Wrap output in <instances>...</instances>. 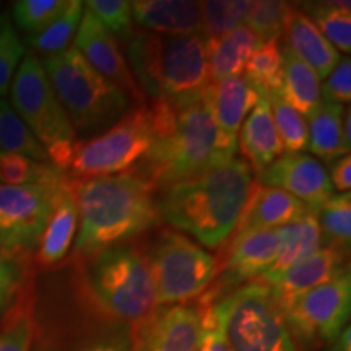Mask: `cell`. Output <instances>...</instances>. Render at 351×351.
Returning a JSON list of instances; mask_svg holds the SVG:
<instances>
[{
	"instance_id": "cell-1",
	"label": "cell",
	"mask_w": 351,
	"mask_h": 351,
	"mask_svg": "<svg viewBox=\"0 0 351 351\" xmlns=\"http://www.w3.org/2000/svg\"><path fill=\"white\" fill-rule=\"evenodd\" d=\"M145 104L152 114L153 145L134 171L155 192L234 160L238 143L219 132L208 91L191 103L155 99Z\"/></svg>"
},
{
	"instance_id": "cell-2",
	"label": "cell",
	"mask_w": 351,
	"mask_h": 351,
	"mask_svg": "<svg viewBox=\"0 0 351 351\" xmlns=\"http://www.w3.org/2000/svg\"><path fill=\"white\" fill-rule=\"evenodd\" d=\"M70 191L78 210L73 257L80 262L137 238L161 219L155 191L134 169L99 178H70Z\"/></svg>"
},
{
	"instance_id": "cell-3",
	"label": "cell",
	"mask_w": 351,
	"mask_h": 351,
	"mask_svg": "<svg viewBox=\"0 0 351 351\" xmlns=\"http://www.w3.org/2000/svg\"><path fill=\"white\" fill-rule=\"evenodd\" d=\"M252 191V169L241 158L161 191L160 218L208 249L230 239Z\"/></svg>"
},
{
	"instance_id": "cell-4",
	"label": "cell",
	"mask_w": 351,
	"mask_h": 351,
	"mask_svg": "<svg viewBox=\"0 0 351 351\" xmlns=\"http://www.w3.org/2000/svg\"><path fill=\"white\" fill-rule=\"evenodd\" d=\"M122 43L127 51L125 60L145 99L191 103L208 91L204 34L166 36L134 28Z\"/></svg>"
},
{
	"instance_id": "cell-5",
	"label": "cell",
	"mask_w": 351,
	"mask_h": 351,
	"mask_svg": "<svg viewBox=\"0 0 351 351\" xmlns=\"http://www.w3.org/2000/svg\"><path fill=\"white\" fill-rule=\"evenodd\" d=\"M41 64L77 134L93 135L108 130L129 112V98L99 75L77 47L70 46L46 57Z\"/></svg>"
},
{
	"instance_id": "cell-6",
	"label": "cell",
	"mask_w": 351,
	"mask_h": 351,
	"mask_svg": "<svg viewBox=\"0 0 351 351\" xmlns=\"http://www.w3.org/2000/svg\"><path fill=\"white\" fill-rule=\"evenodd\" d=\"M82 263L88 291L111 317L138 327L160 309L150 265L137 245H114Z\"/></svg>"
},
{
	"instance_id": "cell-7",
	"label": "cell",
	"mask_w": 351,
	"mask_h": 351,
	"mask_svg": "<svg viewBox=\"0 0 351 351\" xmlns=\"http://www.w3.org/2000/svg\"><path fill=\"white\" fill-rule=\"evenodd\" d=\"M8 91L13 111L46 148L51 165L67 174L78 140L77 132L60 106L38 56L25 54Z\"/></svg>"
},
{
	"instance_id": "cell-8",
	"label": "cell",
	"mask_w": 351,
	"mask_h": 351,
	"mask_svg": "<svg viewBox=\"0 0 351 351\" xmlns=\"http://www.w3.org/2000/svg\"><path fill=\"white\" fill-rule=\"evenodd\" d=\"M215 313L231 351H301L267 285H244L215 302Z\"/></svg>"
},
{
	"instance_id": "cell-9",
	"label": "cell",
	"mask_w": 351,
	"mask_h": 351,
	"mask_svg": "<svg viewBox=\"0 0 351 351\" xmlns=\"http://www.w3.org/2000/svg\"><path fill=\"white\" fill-rule=\"evenodd\" d=\"M158 306L184 304L212 285L218 261L200 244L174 230H163L145 251Z\"/></svg>"
},
{
	"instance_id": "cell-10",
	"label": "cell",
	"mask_w": 351,
	"mask_h": 351,
	"mask_svg": "<svg viewBox=\"0 0 351 351\" xmlns=\"http://www.w3.org/2000/svg\"><path fill=\"white\" fill-rule=\"evenodd\" d=\"M152 145L150 109L147 104H140L103 134L77 140L67 176L86 179L125 173L148 155Z\"/></svg>"
},
{
	"instance_id": "cell-11",
	"label": "cell",
	"mask_w": 351,
	"mask_h": 351,
	"mask_svg": "<svg viewBox=\"0 0 351 351\" xmlns=\"http://www.w3.org/2000/svg\"><path fill=\"white\" fill-rule=\"evenodd\" d=\"M65 179L26 186L0 184V254L3 257L16 265L32 261Z\"/></svg>"
},
{
	"instance_id": "cell-12",
	"label": "cell",
	"mask_w": 351,
	"mask_h": 351,
	"mask_svg": "<svg viewBox=\"0 0 351 351\" xmlns=\"http://www.w3.org/2000/svg\"><path fill=\"white\" fill-rule=\"evenodd\" d=\"M351 309L350 274L313 288L282 311L285 322L302 343L333 341L348 324Z\"/></svg>"
},
{
	"instance_id": "cell-13",
	"label": "cell",
	"mask_w": 351,
	"mask_h": 351,
	"mask_svg": "<svg viewBox=\"0 0 351 351\" xmlns=\"http://www.w3.org/2000/svg\"><path fill=\"white\" fill-rule=\"evenodd\" d=\"M73 39H75L73 47H77L78 52L86 59V62L99 75H103L114 86L119 88L132 104L138 103V106L145 104L143 93L132 75L117 39L111 33H108L106 28L86 8Z\"/></svg>"
},
{
	"instance_id": "cell-14",
	"label": "cell",
	"mask_w": 351,
	"mask_h": 351,
	"mask_svg": "<svg viewBox=\"0 0 351 351\" xmlns=\"http://www.w3.org/2000/svg\"><path fill=\"white\" fill-rule=\"evenodd\" d=\"M257 176L258 186L282 189L302 202L313 215L333 194L327 169L306 153L282 155Z\"/></svg>"
},
{
	"instance_id": "cell-15",
	"label": "cell",
	"mask_w": 351,
	"mask_h": 351,
	"mask_svg": "<svg viewBox=\"0 0 351 351\" xmlns=\"http://www.w3.org/2000/svg\"><path fill=\"white\" fill-rule=\"evenodd\" d=\"M134 350L138 351H200L202 314L195 306L174 304L158 309L138 326Z\"/></svg>"
},
{
	"instance_id": "cell-16",
	"label": "cell",
	"mask_w": 351,
	"mask_h": 351,
	"mask_svg": "<svg viewBox=\"0 0 351 351\" xmlns=\"http://www.w3.org/2000/svg\"><path fill=\"white\" fill-rule=\"evenodd\" d=\"M346 256L348 252L340 251V249L320 247L311 257L304 258L295 267L263 285L269 287L280 311H283L289 302L311 291L313 288L332 282L339 276L348 275L350 270L346 265Z\"/></svg>"
},
{
	"instance_id": "cell-17",
	"label": "cell",
	"mask_w": 351,
	"mask_h": 351,
	"mask_svg": "<svg viewBox=\"0 0 351 351\" xmlns=\"http://www.w3.org/2000/svg\"><path fill=\"white\" fill-rule=\"evenodd\" d=\"M280 230H261L230 238L226 262L223 263L225 282L239 283L245 280H258L274 265L280 252Z\"/></svg>"
},
{
	"instance_id": "cell-18",
	"label": "cell",
	"mask_w": 351,
	"mask_h": 351,
	"mask_svg": "<svg viewBox=\"0 0 351 351\" xmlns=\"http://www.w3.org/2000/svg\"><path fill=\"white\" fill-rule=\"evenodd\" d=\"M306 213L309 212L304 204L282 189L256 186V189L252 187L251 195L238 219V225L230 238L252 231L275 230V228L296 221Z\"/></svg>"
},
{
	"instance_id": "cell-19",
	"label": "cell",
	"mask_w": 351,
	"mask_h": 351,
	"mask_svg": "<svg viewBox=\"0 0 351 351\" xmlns=\"http://www.w3.org/2000/svg\"><path fill=\"white\" fill-rule=\"evenodd\" d=\"M132 19L142 29L166 36L204 34L200 2L137 0L130 2Z\"/></svg>"
},
{
	"instance_id": "cell-20",
	"label": "cell",
	"mask_w": 351,
	"mask_h": 351,
	"mask_svg": "<svg viewBox=\"0 0 351 351\" xmlns=\"http://www.w3.org/2000/svg\"><path fill=\"white\" fill-rule=\"evenodd\" d=\"M78 230V210L70 191V178L60 187L56 205L47 225L44 228L36 251L33 254V263L38 269H51L67 257Z\"/></svg>"
},
{
	"instance_id": "cell-21",
	"label": "cell",
	"mask_w": 351,
	"mask_h": 351,
	"mask_svg": "<svg viewBox=\"0 0 351 351\" xmlns=\"http://www.w3.org/2000/svg\"><path fill=\"white\" fill-rule=\"evenodd\" d=\"M283 36L287 49L300 57L319 78H327L340 62V52L322 36L313 20L296 5L289 7Z\"/></svg>"
},
{
	"instance_id": "cell-22",
	"label": "cell",
	"mask_w": 351,
	"mask_h": 351,
	"mask_svg": "<svg viewBox=\"0 0 351 351\" xmlns=\"http://www.w3.org/2000/svg\"><path fill=\"white\" fill-rule=\"evenodd\" d=\"M238 148L243 160L256 173H262L283 155V147L276 134L270 103L258 96L256 108L249 112L238 134Z\"/></svg>"
},
{
	"instance_id": "cell-23",
	"label": "cell",
	"mask_w": 351,
	"mask_h": 351,
	"mask_svg": "<svg viewBox=\"0 0 351 351\" xmlns=\"http://www.w3.org/2000/svg\"><path fill=\"white\" fill-rule=\"evenodd\" d=\"M258 95L244 75H234L212 82L208 86V103L219 132L238 143L241 125L256 108Z\"/></svg>"
},
{
	"instance_id": "cell-24",
	"label": "cell",
	"mask_w": 351,
	"mask_h": 351,
	"mask_svg": "<svg viewBox=\"0 0 351 351\" xmlns=\"http://www.w3.org/2000/svg\"><path fill=\"white\" fill-rule=\"evenodd\" d=\"M261 44L256 34L244 25L225 36L207 39L210 83L226 77L243 75L249 59Z\"/></svg>"
},
{
	"instance_id": "cell-25",
	"label": "cell",
	"mask_w": 351,
	"mask_h": 351,
	"mask_svg": "<svg viewBox=\"0 0 351 351\" xmlns=\"http://www.w3.org/2000/svg\"><path fill=\"white\" fill-rule=\"evenodd\" d=\"M280 252L274 265L263 274L256 282L267 283L275 276L282 275L296 263L311 257L322 247V236H320V228L317 218L313 213H306L296 221L288 223V225L280 226Z\"/></svg>"
},
{
	"instance_id": "cell-26",
	"label": "cell",
	"mask_w": 351,
	"mask_h": 351,
	"mask_svg": "<svg viewBox=\"0 0 351 351\" xmlns=\"http://www.w3.org/2000/svg\"><path fill=\"white\" fill-rule=\"evenodd\" d=\"M343 106L330 101H320L317 109L309 116L307 124V148L328 165L339 158L350 155L341 132Z\"/></svg>"
},
{
	"instance_id": "cell-27",
	"label": "cell",
	"mask_w": 351,
	"mask_h": 351,
	"mask_svg": "<svg viewBox=\"0 0 351 351\" xmlns=\"http://www.w3.org/2000/svg\"><path fill=\"white\" fill-rule=\"evenodd\" d=\"M283 49V82L278 95L302 117H309L322 101L320 78L287 47Z\"/></svg>"
},
{
	"instance_id": "cell-28",
	"label": "cell",
	"mask_w": 351,
	"mask_h": 351,
	"mask_svg": "<svg viewBox=\"0 0 351 351\" xmlns=\"http://www.w3.org/2000/svg\"><path fill=\"white\" fill-rule=\"evenodd\" d=\"M301 8L317 26L322 36L339 52L351 51V10L350 2H307Z\"/></svg>"
},
{
	"instance_id": "cell-29",
	"label": "cell",
	"mask_w": 351,
	"mask_h": 351,
	"mask_svg": "<svg viewBox=\"0 0 351 351\" xmlns=\"http://www.w3.org/2000/svg\"><path fill=\"white\" fill-rule=\"evenodd\" d=\"M244 77L261 96L276 95L283 82V49L278 41L262 43L244 69Z\"/></svg>"
},
{
	"instance_id": "cell-30",
	"label": "cell",
	"mask_w": 351,
	"mask_h": 351,
	"mask_svg": "<svg viewBox=\"0 0 351 351\" xmlns=\"http://www.w3.org/2000/svg\"><path fill=\"white\" fill-rule=\"evenodd\" d=\"M317 218L322 247H335L348 252L351 239V195L332 194L314 213Z\"/></svg>"
},
{
	"instance_id": "cell-31",
	"label": "cell",
	"mask_w": 351,
	"mask_h": 351,
	"mask_svg": "<svg viewBox=\"0 0 351 351\" xmlns=\"http://www.w3.org/2000/svg\"><path fill=\"white\" fill-rule=\"evenodd\" d=\"M83 13H85V3L82 0H70L69 7L59 19L52 21L41 33L26 38V43L44 59L59 54L70 47L69 44L75 38Z\"/></svg>"
},
{
	"instance_id": "cell-32",
	"label": "cell",
	"mask_w": 351,
	"mask_h": 351,
	"mask_svg": "<svg viewBox=\"0 0 351 351\" xmlns=\"http://www.w3.org/2000/svg\"><path fill=\"white\" fill-rule=\"evenodd\" d=\"M0 152L19 153L39 163H51L46 148L3 98H0Z\"/></svg>"
},
{
	"instance_id": "cell-33",
	"label": "cell",
	"mask_w": 351,
	"mask_h": 351,
	"mask_svg": "<svg viewBox=\"0 0 351 351\" xmlns=\"http://www.w3.org/2000/svg\"><path fill=\"white\" fill-rule=\"evenodd\" d=\"M65 178L67 174L51 163H39L19 153L0 152V182L5 186L52 184Z\"/></svg>"
},
{
	"instance_id": "cell-34",
	"label": "cell",
	"mask_w": 351,
	"mask_h": 351,
	"mask_svg": "<svg viewBox=\"0 0 351 351\" xmlns=\"http://www.w3.org/2000/svg\"><path fill=\"white\" fill-rule=\"evenodd\" d=\"M33 327V301L29 291H23L0 326V351H29Z\"/></svg>"
},
{
	"instance_id": "cell-35",
	"label": "cell",
	"mask_w": 351,
	"mask_h": 351,
	"mask_svg": "<svg viewBox=\"0 0 351 351\" xmlns=\"http://www.w3.org/2000/svg\"><path fill=\"white\" fill-rule=\"evenodd\" d=\"M252 2L241 0H208L200 2L202 29L205 39L225 36L243 23Z\"/></svg>"
},
{
	"instance_id": "cell-36",
	"label": "cell",
	"mask_w": 351,
	"mask_h": 351,
	"mask_svg": "<svg viewBox=\"0 0 351 351\" xmlns=\"http://www.w3.org/2000/svg\"><path fill=\"white\" fill-rule=\"evenodd\" d=\"M267 99L270 103L271 117H274V124L280 142H282L283 152H287V155L301 153L307 148V124L304 117L291 106H288L278 93L269 96Z\"/></svg>"
},
{
	"instance_id": "cell-37",
	"label": "cell",
	"mask_w": 351,
	"mask_h": 351,
	"mask_svg": "<svg viewBox=\"0 0 351 351\" xmlns=\"http://www.w3.org/2000/svg\"><path fill=\"white\" fill-rule=\"evenodd\" d=\"M289 7L291 3L276 2V0L252 2L244 19V26H247L261 43L278 41L283 36Z\"/></svg>"
},
{
	"instance_id": "cell-38",
	"label": "cell",
	"mask_w": 351,
	"mask_h": 351,
	"mask_svg": "<svg viewBox=\"0 0 351 351\" xmlns=\"http://www.w3.org/2000/svg\"><path fill=\"white\" fill-rule=\"evenodd\" d=\"M70 0H19L13 2V21L33 36L46 29L69 7Z\"/></svg>"
},
{
	"instance_id": "cell-39",
	"label": "cell",
	"mask_w": 351,
	"mask_h": 351,
	"mask_svg": "<svg viewBox=\"0 0 351 351\" xmlns=\"http://www.w3.org/2000/svg\"><path fill=\"white\" fill-rule=\"evenodd\" d=\"M26 54L8 13L0 15V98L10 90L13 75Z\"/></svg>"
},
{
	"instance_id": "cell-40",
	"label": "cell",
	"mask_w": 351,
	"mask_h": 351,
	"mask_svg": "<svg viewBox=\"0 0 351 351\" xmlns=\"http://www.w3.org/2000/svg\"><path fill=\"white\" fill-rule=\"evenodd\" d=\"M85 8L95 15V19L121 41L134 29L130 2L124 0H90L85 2Z\"/></svg>"
},
{
	"instance_id": "cell-41",
	"label": "cell",
	"mask_w": 351,
	"mask_h": 351,
	"mask_svg": "<svg viewBox=\"0 0 351 351\" xmlns=\"http://www.w3.org/2000/svg\"><path fill=\"white\" fill-rule=\"evenodd\" d=\"M320 96L324 101H330L343 106L351 99V60L350 57H341L337 67L332 70L330 75L324 86H320Z\"/></svg>"
},
{
	"instance_id": "cell-42",
	"label": "cell",
	"mask_w": 351,
	"mask_h": 351,
	"mask_svg": "<svg viewBox=\"0 0 351 351\" xmlns=\"http://www.w3.org/2000/svg\"><path fill=\"white\" fill-rule=\"evenodd\" d=\"M202 314V345L200 351H231L219 332L215 302L210 296L204 298L200 302Z\"/></svg>"
},
{
	"instance_id": "cell-43",
	"label": "cell",
	"mask_w": 351,
	"mask_h": 351,
	"mask_svg": "<svg viewBox=\"0 0 351 351\" xmlns=\"http://www.w3.org/2000/svg\"><path fill=\"white\" fill-rule=\"evenodd\" d=\"M20 265L0 254V311L5 307L19 289Z\"/></svg>"
},
{
	"instance_id": "cell-44",
	"label": "cell",
	"mask_w": 351,
	"mask_h": 351,
	"mask_svg": "<svg viewBox=\"0 0 351 351\" xmlns=\"http://www.w3.org/2000/svg\"><path fill=\"white\" fill-rule=\"evenodd\" d=\"M80 351H134V335L127 328H119L108 335L99 337Z\"/></svg>"
},
{
	"instance_id": "cell-45",
	"label": "cell",
	"mask_w": 351,
	"mask_h": 351,
	"mask_svg": "<svg viewBox=\"0 0 351 351\" xmlns=\"http://www.w3.org/2000/svg\"><path fill=\"white\" fill-rule=\"evenodd\" d=\"M328 181L332 189L339 191L340 194L350 192L351 187V158L345 155L330 163V173H328Z\"/></svg>"
},
{
	"instance_id": "cell-46",
	"label": "cell",
	"mask_w": 351,
	"mask_h": 351,
	"mask_svg": "<svg viewBox=\"0 0 351 351\" xmlns=\"http://www.w3.org/2000/svg\"><path fill=\"white\" fill-rule=\"evenodd\" d=\"M332 343V351H350V328L346 327Z\"/></svg>"
},
{
	"instance_id": "cell-47",
	"label": "cell",
	"mask_w": 351,
	"mask_h": 351,
	"mask_svg": "<svg viewBox=\"0 0 351 351\" xmlns=\"http://www.w3.org/2000/svg\"><path fill=\"white\" fill-rule=\"evenodd\" d=\"M351 109L346 108L343 109V117H341V132H343V138H345V143L351 145Z\"/></svg>"
}]
</instances>
